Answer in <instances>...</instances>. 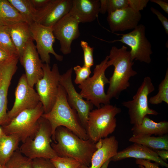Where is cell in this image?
Segmentation results:
<instances>
[{"mask_svg": "<svg viewBox=\"0 0 168 168\" xmlns=\"http://www.w3.org/2000/svg\"><path fill=\"white\" fill-rule=\"evenodd\" d=\"M80 45L83 53V65L91 68L94 63L93 57L94 48L91 47L87 42L84 40L81 41Z\"/></svg>", "mask_w": 168, "mask_h": 168, "instance_id": "cell-34", "label": "cell"}, {"mask_svg": "<svg viewBox=\"0 0 168 168\" xmlns=\"http://www.w3.org/2000/svg\"><path fill=\"white\" fill-rule=\"evenodd\" d=\"M142 17L140 12L128 7L108 14L107 22L112 32L134 29Z\"/></svg>", "mask_w": 168, "mask_h": 168, "instance_id": "cell-18", "label": "cell"}, {"mask_svg": "<svg viewBox=\"0 0 168 168\" xmlns=\"http://www.w3.org/2000/svg\"><path fill=\"white\" fill-rule=\"evenodd\" d=\"M30 1L35 9L38 10L45 6L49 0H30Z\"/></svg>", "mask_w": 168, "mask_h": 168, "instance_id": "cell-39", "label": "cell"}, {"mask_svg": "<svg viewBox=\"0 0 168 168\" xmlns=\"http://www.w3.org/2000/svg\"><path fill=\"white\" fill-rule=\"evenodd\" d=\"M73 69L76 74L74 82L76 84H81L90 77L91 73L90 68L84 65L82 66L77 65L74 67Z\"/></svg>", "mask_w": 168, "mask_h": 168, "instance_id": "cell-33", "label": "cell"}, {"mask_svg": "<svg viewBox=\"0 0 168 168\" xmlns=\"http://www.w3.org/2000/svg\"><path fill=\"white\" fill-rule=\"evenodd\" d=\"M42 116L51 125L52 140L55 141L54 134L59 126L66 128L80 138L89 139L86 129L81 124L76 111L68 103L66 92L60 84L55 102L51 110Z\"/></svg>", "mask_w": 168, "mask_h": 168, "instance_id": "cell-3", "label": "cell"}, {"mask_svg": "<svg viewBox=\"0 0 168 168\" xmlns=\"http://www.w3.org/2000/svg\"><path fill=\"white\" fill-rule=\"evenodd\" d=\"M129 141L153 150H168V136L167 134L158 137L148 135H133L129 138Z\"/></svg>", "mask_w": 168, "mask_h": 168, "instance_id": "cell-25", "label": "cell"}, {"mask_svg": "<svg viewBox=\"0 0 168 168\" xmlns=\"http://www.w3.org/2000/svg\"><path fill=\"white\" fill-rule=\"evenodd\" d=\"M110 161V159L107 160L103 164L101 168H108L109 163Z\"/></svg>", "mask_w": 168, "mask_h": 168, "instance_id": "cell-43", "label": "cell"}, {"mask_svg": "<svg viewBox=\"0 0 168 168\" xmlns=\"http://www.w3.org/2000/svg\"><path fill=\"white\" fill-rule=\"evenodd\" d=\"M18 55L0 63V126L8 124L7 115V96L9 87L13 76L17 68Z\"/></svg>", "mask_w": 168, "mask_h": 168, "instance_id": "cell-15", "label": "cell"}, {"mask_svg": "<svg viewBox=\"0 0 168 168\" xmlns=\"http://www.w3.org/2000/svg\"><path fill=\"white\" fill-rule=\"evenodd\" d=\"M33 168H56L49 159L38 158L32 159Z\"/></svg>", "mask_w": 168, "mask_h": 168, "instance_id": "cell-35", "label": "cell"}, {"mask_svg": "<svg viewBox=\"0 0 168 168\" xmlns=\"http://www.w3.org/2000/svg\"><path fill=\"white\" fill-rule=\"evenodd\" d=\"M152 105H158L163 102L168 104V69H167L163 79L158 86V91L155 95L151 97L148 100Z\"/></svg>", "mask_w": 168, "mask_h": 168, "instance_id": "cell-29", "label": "cell"}, {"mask_svg": "<svg viewBox=\"0 0 168 168\" xmlns=\"http://www.w3.org/2000/svg\"><path fill=\"white\" fill-rule=\"evenodd\" d=\"M25 72L29 85L34 87L35 83L43 77L42 62L36 50L33 40L27 44L21 57L19 58Z\"/></svg>", "mask_w": 168, "mask_h": 168, "instance_id": "cell-17", "label": "cell"}, {"mask_svg": "<svg viewBox=\"0 0 168 168\" xmlns=\"http://www.w3.org/2000/svg\"><path fill=\"white\" fill-rule=\"evenodd\" d=\"M135 162L140 168H160L158 164L152 162L148 160L136 159Z\"/></svg>", "mask_w": 168, "mask_h": 168, "instance_id": "cell-38", "label": "cell"}, {"mask_svg": "<svg viewBox=\"0 0 168 168\" xmlns=\"http://www.w3.org/2000/svg\"><path fill=\"white\" fill-rule=\"evenodd\" d=\"M56 168H79L82 164L76 159L57 156L50 159Z\"/></svg>", "mask_w": 168, "mask_h": 168, "instance_id": "cell-32", "label": "cell"}, {"mask_svg": "<svg viewBox=\"0 0 168 168\" xmlns=\"http://www.w3.org/2000/svg\"><path fill=\"white\" fill-rule=\"evenodd\" d=\"M150 1L158 4L166 13L168 14V3L167 2L161 0H151Z\"/></svg>", "mask_w": 168, "mask_h": 168, "instance_id": "cell-42", "label": "cell"}, {"mask_svg": "<svg viewBox=\"0 0 168 168\" xmlns=\"http://www.w3.org/2000/svg\"><path fill=\"white\" fill-rule=\"evenodd\" d=\"M0 168H5L4 167L0 165Z\"/></svg>", "mask_w": 168, "mask_h": 168, "instance_id": "cell-46", "label": "cell"}, {"mask_svg": "<svg viewBox=\"0 0 168 168\" xmlns=\"http://www.w3.org/2000/svg\"><path fill=\"white\" fill-rule=\"evenodd\" d=\"M108 56L99 64L96 65L93 75L78 86L81 90L79 93L84 99L90 101L97 108L100 105L110 104V100L105 92V86L109 84V80L106 77L105 72L109 67L108 63Z\"/></svg>", "mask_w": 168, "mask_h": 168, "instance_id": "cell-5", "label": "cell"}, {"mask_svg": "<svg viewBox=\"0 0 168 168\" xmlns=\"http://www.w3.org/2000/svg\"><path fill=\"white\" fill-rule=\"evenodd\" d=\"M100 6L99 0H72L69 13L76 17L80 23L91 22L98 17Z\"/></svg>", "mask_w": 168, "mask_h": 168, "instance_id": "cell-21", "label": "cell"}, {"mask_svg": "<svg viewBox=\"0 0 168 168\" xmlns=\"http://www.w3.org/2000/svg\"><path fill=\"white\" fill-rule=\"evenodd\" d=\"M96 144L97 148L92 156L89 168H101L118 152L119 142L114 136L101 139Z\"/></svg>", "mask_w": 168, "mask_h": 168, "instance_id": "cell-20", "label": "cell"}, {"mask_svg": "<svg viewBox=\"0 0 168 168\" xmlns=\"http://www.w3.org/2000/svg\"><path fill=\"white\" fill-rule=\"evenodd\" d=\"M6 26L17 50L19 59L27 43L33 40L30 26L26 22L21 21Z\"/></svg>", "mask_w": 168, "mask_h": 168, "instance_id": "cell-22", "label": "cell"}, {"mask_svg": "<svg viewBox=\"0 0 168 168\" xmlns=\"http://www.w3.org/2000/svg\"><path fill=\"white\" fill-rule=\"evenodd\" d=\"M15 95L13 105L7 112L9 122L21 112L35 107L40 102L39 95L34 87L28 84L25 74H22L19 79Z\"/></svg>", "mask_w": 168, "mask_h": 168, "instance_id": "cell-13", "label": "cell"}, {"mask_svg": "<svg viewBox=\"0 0 168 168\" xmlns=\"http://www.w3.org/2000/svg\"><path fill=\"white\" fill-rule=\"evenodd\" d=\"M54 139L51 145L58 156L71 157L90 166L92 156L97 148L96 142L89 139H83L63 126L56 129Z\"/></svg>", "mask_w": 168, "mask_h": 168, "instance_id": "cell-1", "label": "cell"}, {"mask_svg": "<svg viewBox=\"0 0 168 168\" xmlns=\"http://www.w3.org/2000/svg\"><path fill=\"white\" fill-rule=\"evenodd\" d=\"M0 47L12 55H18L17 50L6 26H0Z\"/></svg>", "mask_w": 168, "mask_h": 168, "instance_id": "cell-31", "label": "cell"}, {"mask_svg": "<svg viewBox=\"0 0 168 168\" xmlns=\"http://www.w3.org/2000/svg\"><path fill=\"white\" fill-rule=\"evenodd\" d=\"M39 127L34 137L23 143L19 147L20 152L31 159L43 158L50 159L58 156L51 145L52 133L49 122L41 116Z\"/></svg>", "mask_w": 168, "mask_h": 168, "instance_id": "cell-7", "label": "cell"}, {"mask_svg": "<svg viewBox=\"0 0 168 168\" xmlns=\"http://www.w3.org/2000/svg\"><path fill=\"white\" fill-rule=\"evenodd\" d=\"M44 113L43 105L40 102L35 108L19 113L7 125L1 126L7 135H16L22 143L33 139L39 127V120Z\"/></svg>", "mask_w": 168, "mask_h": 168, "instance_id": "cell-6", "label": "cell"}, {"mask_svg": "<svg viewBox=\"0 0 168 168\" xmlns=\"http://www.w3.org/2000/svg\"><path fill=\"white\" fill-rule=\"evenodd\" d=\"M128 7L133 10L140 12L146 7L148 0H128Z\"/></svg>", "mask_w": 168, "mask_h": 168, "instance_id": "cell-36", "label": "cell"}, {"mask_svg": "<svg viewBox=\"0 0 168 168\" xmlns=\"http://www.w3.org/2000/svg\"><path fill=\"white\" fill-rule=\"evenodd\" d=\"M72 71L73 68H71L61 75L59 84L65 90L68 103L77 112L81 124L85 128L89 113L94 105L85 100L76 91L72 82Z\"/></svg>", "mask_w": 168, "mask_h": 168, "instance_id": "cell-11", "label": "cell"}, {"mask_svg": "<svg viewBox=\"0 0 168 168\" xmlns=\"http://www.w3.org/2000/svg\"><path fill=\"white\" fill-rule=\"evenodd\" d=\"M3 133L2 127L0 126V136Z\"/></svg>", "mask_w": 168, "mask_h": 168, "instance_id": "cell-45", "label": "cell"}, {"mask_svg": "<svg viewBox=\"0 0 168 168\" xmlns=\"http://www.w3.org/2000/svg\"><path fill=\"white\" fill-rule=\"evenodd\" d=\"M131 130L133 136L153 134L163 136L168 133V122L166 121L155 122L146 116L140 124L133 125Z\"/></svg>", "mask_w": 168, "mask_h": 168, "instance_id": "cell-23", "label": "cell"}, {"mask_svg": "<svg viewBox=\"0 0 168 168\" xmlns=\"http://www.w3.org/2000/svg\"><path fill=\"white\" fill-rule=\"evenodd\" d=\"M21 21H25L24 18L8 0H0V26Z\"/></svg>", "mask_w": 168, "mask_h": 168, "instance_id": "cell-26", "label": "cell"}, {"mask_svg": "<svg viewBox=\"0 0 168 168\" xmlns=\"http://www.w3.org/2000/svg\"><path fill=\"white\" fill-rule=\"evenodd\" d=\"M44 74L35 85L44 110L49 112L53 106L56 99L61 74L57 64H53L52 69L49 64L43 63Z\"/></svg>", "mask_w": 168, "mask_h": 168, "instance_id": "cell-9", "label": "cell"}, {"mask_svg": "<svg viewBox=\"0 0 168 168\" xmlns=\"http://www.w3.org/2000/svg\"><path fill=\"white\" fill-rule=\"evenodd\" d=\"M145 30V26L140 24L129 33L124 34L114 33L121 35L120 39L110 41L101 40L109 43L119 42L123 43L130 47L129 52L132 60L149 64L151 61V55L152 51L151 44L146 36Z\"/></svg>", "mask_w": 168, "mask_h": 168, "instance_id": "cell-10", "label": "cell"}, {"mask_svg": "<svg viewBox=\"0 0 168 168\" xmlns=\"http://www.w3.org/2000/svg\"><path fill=\"white\" fill-rule=\"evenodd\" d=\"M72 0H49L42 8L36 10L35 22L52 27L69 12Z\"/></svg>", "mask_w": 168, "mask_h": 168, "instance_id": "cell-16", "label": "cell"}, {"mask_svg": "<svg viewBox=\"0 0 168 168\" xmlns=\"http://www.w3.org/2000/svg\"><path fill=\"white\" fill-rule=\"evenodd\" d=\"M14 56L16 55L12 54L0 47V63L5 61Z\"/></svg>", "mask_w": 168, "mask_h": 168, "instance_id": "cell-40", "label": "cell"}, {"mask_svg": "<svg viewBox=\"0 0 168 168\" xmlns=\"http://www.w3.org/2000/svg\"><path fill=\"white\" fill-rule=\"evenodd\" d=\"M21 142L16 135L3 133L0 136V165L4 166L13 153L19 148Z\"/></svg>", "mask_w": 168, "mask_h": 168, "instance_id": "cell-24", "label": "cell"}, {"mask_svg": "<svg viewBox=\"0 0 168 168\" xmlns=\"http://www.w3.org/2000/svg\"><path fill=\"white\" fill-rule=\"evenodd\" d=\"M100 13L108 14L128 7V0H100Z\"/></svg>", "mask_w": 168, "mask_h": 168, "instance_id": "cell-30", "label": "cell"}, {"mask_svg": "<svg viewBox=\"0 0 168 168\" xmlns=\"http://www.w3.org/2000/svg\"><path fill=\"white\" fill-rule=\"evenodd\" d=\"M155 89L151 78L146 76L131 100L123 102L122 104L128 110L130 123L133 125L140 124L147 115H156L158 113L148 106V96Z\"/></svg>", "mask_w": 168, "mask_h": 168, "instance_id": "cell-8", "label": "cell"}, {"mask_svg": "<svg viewBox=\"0 0 168 168\" xmlns=\"http://www.w3.org/2000/svg\"><path fill=\"white\" fill-rule=\"evenodd\" d=\"M121 112L120 108L110 104L91 110L85 128L89 139L96 143L113 133L117 126L115 116Z\"/></svg>", "mask_w": 168, "mask_h": 168, "instance_id": "cell-4", "label": "cell"}, {"mask_svg": "<svg viewBox=\"0 0 168 168\" xmlns=\"http://www.w3.org/2000/svg\"><path fill=\"white\" fill-rule=\"evenodd\" d=\"M5 168H33L32 160L24 155L19 148L13 153Z\"/></svg>", "mask_w": 168, "mask_h": 168, "instance_id": "cell-28", "label": "cell"}, {"mask_svg": "<svg viewBox=\"0 0 168 168\" xmlns=\"http://www.w3.org/2000/svg\"><path fill=\"white\" fill-rule=\"evenodd\" d=\"M108 56L109 67L113 65L114 68L109 80L106 94L110 100L114 98L118 99L121 93L130 86V78L137 72L133 68L134 62L126 46L123 45L119 48L115 46L112 47Z\"/></svg>", "mask_w": 168, "mask_h": 168, "instance_id": "cell-2", "label": "cell"}, {"mask_svg": "<svg viewBox=\"0 0 168 168\" xmlns=\"http://www.w3.org/2000/svg\"><path fill=\"white\" fill-rule=\"evenodd\" d=\"M30 26L35 22L36 10L30 0H8Z\"/></svg>", "mask_w": 168, "mask_h": 168, "instance_id": "cell-27", "label": "cell"}, {"mask_svg": "<svg viewBox=\"0 0 168 168\" xmlns=\"http://www.w3.org/2000/svg\"><path fill=\"white\" fill-rule=\"evenodd\" d=\"M30 26L32 38L36 42V48L42 62L50 64V54H52L58 61H62L63 56L58 54L53 47L55 38L52 27L45 26L36 22Z\"/></svg>", "mask_w": 168, "mask_h": 168, "instance_id": "cell-12", "label": "cell"}, {"mask_svg": "<svg viewBox=\"0 0 168 168\" xmlns=\"http://www.w3.org/2000/svg\"><path fill=\"white\" fill-rule=\"evenodd\" d=\"M154 150L162 160L166 162L168 158V150Z\"/></svg>", "mask_w": 168, "mask_h": 168, "instance_id": "cell-41", "label": "cell"}, {"mask_svg": "<svg viewBox=\"0 0 168 168\" xmlns=\"http://www.w3.org/2000/svg\"><path fill=\"white\" fill-rule=\"evenodd\" d=\"M80 23L76 17L68 13L52 27L54 36L59 41L60 50L63 54L71 53L72 42L80 36Z\"/></svg>", "mask_w": 168, "mask_h": 168, "instance_id": "cell-14", "label": "cell"}, {"mask_svg": "<svg viewBox=\"0 0 168 168\" xmlns=\"http://www.w3.org/2000/svg\"><path fill=\"white\" fill-rule=\"evenodd\" d=\"M79 168H89V167L82 164H81Z\"/></svg>", "mask_w": 168, "mask_h": 168, "instance_id": "cell-44", "label": "cell"}, {"mask_svg": "<svg viewBox=\"0 0 168 168\" xmlns=\"http://www.w3.org/2000/svg\"><path fill=\"white\" fill-rule=\"evenodd\" d=\"M150 10L152 12L155 14L160 21L164 28L166 33L168 34V19L159 11L156 8L151 7Z\"/></svg>", "mask_w": 168, "mask_h": 168, "instance_id": "cell-37", "label": "cell"}, {"mask_svg": "<svg viewBox=\"0 0 168 168\" xmlns=\"http://www.w3.org/2000/svg\"><path fill=\"white\" fill-rule=\"evenodd\" d=\"M128 158L153 161L159 165L168 168V164L162 160L154 150L135 143L118 151L110 160L111 161L116 162Z\"/></svg>", "mask_w": 168, "mask_h": 168, "instance_id": "cell-19", "label": "cell"}]
</instances>
